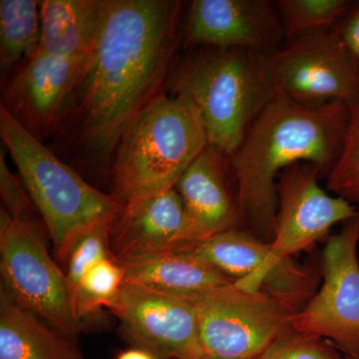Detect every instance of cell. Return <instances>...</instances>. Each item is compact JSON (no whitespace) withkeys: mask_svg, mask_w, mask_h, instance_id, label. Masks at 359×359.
<instances>
[{"mask_svg":"<svg viewBox=\"0 0 359 359\" xmlns=\"http://www.w3.org/2000/svg\"><path fill=\"white\" fill-rule=\"evenodd\" d=\"M351 0H278L275 2L285 42L332 30Z\"/></svg>","mask_w":359,"mask_h":359,"instance_id":"obj_20","label":"cell"},{"mask_svg":"<svg viewBox=\"0 0 359 359\" xmlns=\"http://www.w3.org/2000/svg\"><path fill=\"white\" fill-rule=\"evenodd\" d=\"M112 221L104 222L90 229L78 238L71 250L66 261L67 273L65 275L73 306L75 294L85 273L101 259L108 257L114 259L110 249V226Z\"/></svg>","mask_w":359,"mask_h":359,"instance_id":"obj_23","label":"cell"},{"mask_svg":"<svg viewBox=\"0 0 359 359\" xmlns=\"http://www.w3.org/2000/svg\"><path fill=\"white\" fill-rule=\"evenodd\" d=\"M0 359H83V353L74 339L44 323L2 289Z\"/></svg>","mask_w":359,"mask_h":359,"instance_id":"obj_18","label":"cell"},{"mask_svg":"<svg viewBox=\"0 0 359 359\" xmlns=\"http://www.w3.org/2000/svg\"><path fill=\"white\" fill-rule=\"evenodd\" d=\"M202 240L175 188L122 205L110 226V249L119 264L191 250Z\"/></svg>","mask_w":359,"mask_h":359,"instance_id":"obj_13","label":"cell"},{"mask_svg":"<svg viewBox=\"0 0 359 359\" xmlns=\"http://www.w3.org/2000/svg\"><path fill=\"white\" fill-rule=\"evenodd\" d=\"M40 2L37 0L0 1V70L2 77L39 48L41 36Z\"/></svg>","mask_w":359,"mask_h":359,"instance_id":"obj_19","label":"cell"},{"mask_svg":"<svg viewBox=\"0 0 359 359\" xmlns=\"http://www.w3.org/2000/svg\"><path fill=\"white\" fill-rule=\"evenodd\" d=\"M0 196L6 211L14 221L46 230L43 219L25 184L7 166L2 148L0 150Z\"/></svg>","mask_w":359,"mask_h":359,"instance_id":"obj_25","label":"cell"},{"mask_svg":"<svg viewBox=\"0 0 359 359\" xmlns=\"http://www.w3.org/2000/svg\"><path fill=\"white\" fill-rule=\"evenodd\" d=\"M344 359H359V358H344Z\"/></svg>","mask_w":359,"mask_h":359,"instance_id":"obj_29","label":"cell"},{"mask_svg":"<svg viewBox=\"0 0 359 359\" xmlns=\"http://www.w3.org/2000/svg\"><path fill=\"white\" fill-rule=\"evenodd\" d=\"M116 359H158L154 354L149 353L145 349L140 348H130L127 351H121L118 354Z\"/></svg>","mask_w":359,"mask_h":359,"instance_id":"obj_27","label":"cell"},{"mask_svg":"<svg viewBox=\"0 0 359 359\" xmlns=\"http://www.w3.org/2000/svg\"><path fill=\"white\" fill-rule=\"evenodd\" d=\"M188 299L197 311L204 353L215 359H259L292 327L297 313L273 295L235 283Z\"/></svg>","mask_w":359,"mask_h":359,"instance_id":"obj_7","label":"cell"},{"mask_svg":"<svg viewBox=\"0 0 359 359\" xmlns=\"http://www.w3.org/2000/svg\"><path fill=\"white\" fill-rule=\"evenodd\" d=\"M196 359H215V358H209V356L205 355V356H202V358H196Z\"/></svg>","mask_w":359,"mask_h":359,"instance_id":"obj_28","label":"cell"},{"mask_svg":"<svg viewBox=\"0 0 359 359\" xmlns=\"http://www.w3.org/2000/svg\"><path fill=\"white\" fill-rule=\"evenodd\" d=\"M0 137L43 219L56 256L67 261L78 238L97 224L112 221L122 205L87 183L1 105Z\"/></svg>","mask_w":359,"mask_h":359,"instance_id":"obj_6","label":"cell"},{"mask_svg":"<svg viewBox=\"0 0 359 359\" xmlns=\"http://www.w3.org/2000/svg\"><path fill=\"white\" fill-rule=\"evenodd\" d=\"M106 0H42L41 36L36 52L84 59L95 43Z\"/></svg>","mask_w":359,"mask_h":359,"instance_id":"obj_17","label":"cell"},{"mask_svg":"<svg viewBox=\"0 0 359 359\" xmlns=\"http://www.w3.org/2000/svg\"><path fill=\"white\" fill-rule=\"evenodd\" d=\"M209 145L199 110L182 94L158 97L130 123L113 158V197L121 205L176 187Z\"/></svg>","mask_w":359,"mask_h":359,"instance_id":"obj_4","label":"cell"},{"mask_svg":"<svg viewBox=\"0 0 359 359\" xmlns=\"http://www.w3.org/2000/svg\"><path fill=\"white\" fill-rule=\"evenodd\" d=\"M84 59L35 52L6 82L0 105L37 140H51Z\"/></svg>","mask_w":359,"mask_h":359,"instance_id":"obj_12","label":"cell"},{"mask_svg":"<svg viewBox=\"0 0 359 359\" xmlns=\"http://www.w3.org/2000/svg\"><path fill=\"white\" fill-rule=\"evenodd\" d=\"M109 309L129 337L156 358L205 356L195 306L188 297L124 282Z\"/></svg>","mask_w":359,"mask_h":359,"instance_id":"obj_11","label":"cell"},{"mask_svg":"<svg viewBox=\"0 0 359 359\" xmlns=\"http://www.w3.org/2000/svg\"><path fill=\"white\" fill-rule=\"evenodd\" d=\"M186 45L269 53L285 43L275 4L268 0H194Z\"/></svg>","mask_w":359,"mask_h":359,"instance_id":"obj_14","label":"cell"},{"mask_svg":"<svg viewBox=\"0 0 359 359\" xmlns=\"http://www.w3.org/2000/svg\"><path fill=\"white\" fill-rule=\"evenodd\" d=\"M125 282L124 269L113 257L101 259L85 273L74 299L80 320L108 308Z\"/></svg>","mask_w":359,"mask_h":359,"instance_id":"obj_21","label":"cell"},{"mask_svg":"<svg viewBox=\"0 0 359 359\" xmlns=\"http://www.w3.org/2000/svg\"><path fill=\"white\" fill-rule=\"evenodd\" d=\"M231 157L208 145L177 183L186 214L201 237L207 238L231 229H245L238 202Z\"/></svg>","mask_w":359,"mask_h":359,"instance_id":"obj_15","label":"cell"},{"mask_svg":"<svg viewBox=\"0 0 359 359\" xmlns=\"http://www.w3.org/2000/svg\"><path fill=\"white\" fill-rule=\"evenodd\" d=\"M120 264L124 269L125 282L183 297L235 283L194 254L192 249L174 250Z\"/></svg>","mask_w":359,"mask_h":359,"instance_id":"obj_16","label":"cell"},{"mask_svg":"<svg viewBox=\"0 0 359 359\" xmlns=\"http://www.w3.org/2000/svg\"><path fill=\"white\" fill-rule=\"evenodd\" d=\"M271 98L308 105L359 100V76L332 30L313 33L264 54Z\"/></svg>","mask_w":359,"mask_h":359,"instance_id":"obj_9","label":"cell"},{"mask_svg":"<svg viewBox=\"0 0 359 359\" xmlns=\"http://www.w3.org/2000/svg\"><path fill=\"white\" fill-rule=\"evenodd\" d=\"M359 216L328 238L321 257L323 283L295 313L292 328L330 341L346 358H359Z\"/></svg>","mask_w":359,"mask_h":359,"instance_id":"obj_10","label":"cell"},{"mask_svg":"<svg viewBox=\"0 0 359 359\" xmlns=\"http://www.w3.org/2000/svg\"><path fill=\"white\" fill-rule=\"evenodd\" d=\"M320 175L309 163L295 164L278 175L275 236L268 255L254 275L235 282L240 289L273 295L295 313L318 292L321 273L292 257L327 237L335 224L359 216L358 207L321 188Z\"/></svg>","mask_w":359,"mask_h":359,"instance_id":"obj_3","label":"cell"},{"mask_svg":"<svg viewBox=\"0 0 359 359\" xmlns=\"http://www.w3.org/2000/svg\"><path fill=\"white\" fill-rule=\"evenodd\" d=\"M44 231L14 221L1 209L0 271L4 290L23 308L75 339L81 332V320L75 313L67 278L44 244Z\"/></svg>","mask_w":359,"mask_h":359,"instance_id":"obj_8","label":"cell"},{"mask_svg":"<svg viewBox=\"0 0 359 359\" xmlns=\"http://www.w3.org/2000/svg\"><path fill=\"white\" fill-rule=\"evenodd\" d=\"M259 359H342L327 340L295 332L292 327L278 337Z\"/></svg>","mask_w":359,"mask_h":359,"instance_id":"obj_24","label":"cell"},{"mask_svg":"<svg viewBox=\"0 0 359 359\" xmlns=\"http://www.w3.org/2000/svg\"><path fill=\"white\" fill-rule=\"evenodd\" d=\"M327 188L359 209V100L351 107L344 147L327 177Z\"/></svg>","mask_w":359,"mask_h":359,"instance_id":"obj_22","label":"cell"},{"mask_svg":"<svg viewBox=\"0 0 359 359\" xmlns=\"http://www.w3.org/2000/svg\"><path fill=\"white\" fill-rule=\"evenodd\" d=\"M264 58L248 49L197 47L175 62L168 80L171 94L188 96L199 110L210 145L230 157L271 99Z\"/></svg>","mask_w":359,"mask_h":359,"instance_id":"obj_5","label":"cell"},{"mask_svg":"<svg viewBox=\"0 0 359 359\" xmlns=\"http://www.w3.org/2000/svg\"><path fill=\"white\" fill-rule=\"evenodd\" d=\"M332 32L359 76V0H351Z\"/></svg>","mask_w":359,"mask_h":359,"instance_id":"obj_26","label":"cell"},{"mask_svg":"<svg viewBox=\"0 0 359 359\" xmlns=\"http://www.w3.org/2000/svg\"><path fill=\"white\" fill-rule=\"evenodd\" d=\"M182 6L175 0H106L95 43L51 138L58 157L81 169L111 170L130 123L165 94Z\"/></svg>","mask_w":359,"mask_h":359,"instance_id":"obj_1","label":"cell"},{"mask_svg":"<svg viewBox=\"0 0 359 359\" xmlns=\"http://www.w3.org/2000/svg\"><path fill=\"white\" fill-rule=\"evenodd\" d=\"M349 114L346 104L308 105L278 97L264 106L231 157L245 229L273 241L278 175L309 163L327 177L344 147Z\"/></svg>","mask_w":359,"mask_h":359,"instance_id":"obj_2","label":"cell"}]
</instances>
